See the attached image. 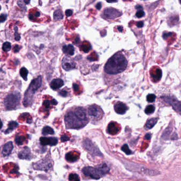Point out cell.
I'll list each match as a JSON object with an SVG mask.
<instances>
[{
    "label": "cell",
    "mask_w": 181,
    "mask_h": 181,
    "mask_svg": "<svg viewBox=\"0 0 181 181\" xmlns=\"http://www.w3.org/2000/svg\"><path fill=\"white\" fill-rule=\"evenodd\" d=\"M64 121L67 129H79L86 126L89 120L84 108L74 107L67 111Z\"/></svg>",
    "instance_id": "cell-1"
},
{
    "label": "cell",
    "mask_w": 181,
    "mask_h": 181,
    "mask_svg": "<svg viewBox=\"0 0 181 181\" xmlns=\"http://www.w3.org/2000/svg\"><path fill=\"white\" fill-rule=\"evenodd\" d=\"M127 62L125 56L121 53H117L110 58L105 66L106 73L116 74L124 71L127 67Z\"/></svg>",
    "instance_id": "cell-2"
},
{
    "label": "cell",
    "mask_w": 181,
    "mask_h": 181,
    "mask_svg": "<svg viewBox=\"0 0 181 181\" xmlns=\"http://www.w3.org/2000/svg\"><path fill=\"white\" fill-rule=\"evenodd\" d=\"M42 79L41 76H39L34 80H32L28 90L25 93L24 99V105L25 106L30 105L32 103V98L35 92L39 89L41 86Z\"/></svg>",
    "instance_id": "cell-3"
},
{
    "label": "cell",
    "mask_w": 181,
    "mask_h": 181,
    "mask_svg": "<svg viewBox=\"0 0 181 181\" xmlns=\"http://www.w3.org/2000/svg\"><path fill=\"white\" fill-rule=\"evenodd\" d=\"M20 100V95L18 92L10 94L4 100V105L8 110H12L17 106Z\"/></svg>",
    "instance_id": "cell-4"
},
{
    "label": "cell",
    "mask_w": 181,
    "mask_h": 181,
    "mask_svg": "<svg viewBox=\"0 0 181 181\" xmlns=\"http://www.w3.org/2000/svg\"><path fill=\"white\" fill-rule=\"evenodd\" d=\"M89 117L93 120H99L103 116V112L99 106L92 105L89 106L87 110Z\"/></svg>",
    "instance_id": "cell-5"
},
{
    "label": "cell",
    "mask_w": 181,
    "mask_h": 181,
    "mask_svg": "<svg viewBox=\"0 0 181 181\" xmlns=\"http://www.w3.org/2000/svg\"><path fill=\"white\" fill-rule=\"evenodd\" d=\"M83 174L87 177L91 179H98L103 175L101 174L99 168H94L92 167H85L82 169Z\"/></svg>",
    "instance_id": "cell-6"
},
{
    "label": "cell",
    "mask_w": 181,
    "mask_h": 181,
    "mask_svg": "<svg viewBox=\"0 0 181 181\" xmlns=\"http://www.w3.org/2000/svg\"><path fill=\"white\" fill-rule=\"evenodd\" d=\"M122 15L119 10L114 8H107L104 11L103 16L108 19H114Z\"/></svg>",
    "instance_id": "cell-7"
},
{
    "label": "cell",
    "mask_w": 181,
    "mask_h": 181,
    "mask_svg": "<svg viewBox=\"0 0 181 181\" xmlns=\"http://www.w3.org/2000/svg\"><path fill=\"white\" fill-rule=\"evenodd\" d=\"M132 167H130L132 168V170L137 171L139 173H142L143 174L149 175H156L158 174V172H156V170H150L146 167H143V166H139L138 165L131 163Z\"/></svg>",
    "instance_id": "cell-8"
},
{
    "label": "cell",
    "mask_w": 181,
    "mask_h": 181,
    "mask_svg": "<svg viewBox=\"0 0 181 181\" xmlns=\"http://www.w3.org/2000/svg\"><path fill=\"white\" fill-rule=\"evenodd\" d=\"M63 68L64 69L65 71H70L72 69H74L76 67V63L74 62L70 57L65 56L63 58L62 63Z\"/></svg>",
    "instance_id": "cell-9"
},
{
    "label": "cell",
    "mask_w": 181,
    "mask_h": 181,
    "mask_svg": "<svg viewBox=\"0 0 181 181\" xmlns=\"http://www.w3.org/2000/svg\"><path fill=\"white\" fill-rule=\"evenodd\" d=\"M40 142L41 144L43 146L50 145L51 146H53L57 144L58 140L56 138L53 137H41L40 138Z\"/></svg>",
    "instance_id": "cell-10"
},
{
    "label": "cell",
    "mask_w": 181,
    "mask_h": 181,
    "mask_svg": "<svg viewBox=\"0 0 181 181\" xmlns=\"http://www.w3.org/2000/svg\"><path fill=\"white\" fill-rule=\"evenodd\" d=\"M115 111L119 114H124L128 110L127 106L122 102H118L114 105Z\"/></svg>",
    "instance_id": "cell-11"
},
{
    "label": "cell",
    "mask_w": 181,
    "mask_h": 181,
    "mask_svg": "<svg viewBox=\"0 0 181 181\" xmlns=\"http://www.w3.org/2000/svg\"><path fill=\"white\" fill-rule=\"evenodd\" d=\"M18 157L21 160H30L31 158V153L28 147H24L18 154Z\"/></svg>",
    "instance_id": "cell-12"
},
{
    "label": "cell",
    "mask_w": 181,
    "mask_h": 181,
    "mask_svg": "<svg viewBox=\"0 0 181 181\" xmlns=\"http://www.w3.org/2000/svg\"><path fill=\"white\" fill-rule=\"evenodd\" d=\"M13 143L11 141L7 142L3 147L2 151V155L5 156V157L9 156L11 153V151L13 150Z\"/></svg>",
    "instance_id": "cell-13"
},
{
    "label": "cell",
    "mask_w": 181,
    "mask_h": 181,
    "mask_svg": "<svg viewBox=\"0 0 181 181\" xmlns=\"http://www.w3.org/2000/svg\"><path fill=\"white\" fill-rule=\"evenodd\" d=\"M64 85V82L61 79H55L52 80V82H51L50 86L51 88L53 90H57L58 89L60 88Z\"/></svg>",
    "instance_id": "cell-14"
},
{
    "label": "cell",
    "mask_w": 181,
    "mask_h": 181,
    "mask_svg": "<svg viewBox=\"0 0 181 181\" xmlns=\"http://www.w3.org/2000/svg\"><path fill=\"white\" fill-rule=\"evenodd\" d=\"M38 164H35V169L37 168V169H41V170H48V168L47 166H45V164H48V163H51L50 160H46L45 158H44L43 160H41V161L39 162H38Z\"/></svg>",
    "instance_id": "cell-15"
},
{
    "label": "cell",
    "mask_w": 181,
    "mask_h": 181,
    "mask_svg": "<svg viewBox=\"0 0 181 181\" xmlns=\"http://www.w3.org/2000/svg\"><path fill=\"white\" fill-rule=\"evenodd\" d=\"M119 132V127L117 123L111 122L107 127V132L110 134H116Z\"/></svg>",
    "instance_id": "cell-16"
},
{
    "label": "cell",
    "mask_w": 181,
    "mask_h": 181,
    "mask_svg": "<svg viewBox=\"0 0 181 181\" xmlns=\"http://www.w3.org/2000/svg\"><path fill=\"white\" fill-rule=\"evenodd\" d=\"M151 75L153 80L156 81H159L162 78V71L161 69L159 68L156 69L153 72H151Z\"/></svg>",
    "instance_id": "cell-17"
},
{
    "label": "cell",
    "mask_w": 181,
    "mask_h": 181,
    "mask_svg": "<svg viewBox=\"0 0 181 181\" xmlns=\"http://www.w3.org/2000/svg\"><path fill=\"white\" fill-rule=\"evenodd\" d=\"M63 52L69 55H73L74 53V48L71 44L63 46L62 48Z\"/></svg>",
    "instance_id": "cell-18"
},
{
    "label": "cell",
    "mask_w": 181,
    "mask_h": 181,
    "mask_svg": "<svg viewBox=\"0 0 181 181\" xmlns=\"http://www.w3.org/2000/svg\"><path fill=\"white\" fill-rule=\"evenodd\" d=\"M65 158L68 162H74L78 160L79 155H77V153H74V152H70L66 155Z\"/></svg>",
    "instance_id": "cell-19"
},
{
    "label": "cell",
    "mask_w": 181,
    "mask_h": 181,
    "mask_svg": "<svg viewBox=\"0 0 181 181\" xmlns=\"http://www.w3.org/2000/svg\"><path fill=\"white\" fill-rule=\"evenodd\" d=\"M18 126V124L17 122H16L15 121L10 122L9 124H8V128L5 131V133H10V132L13 131V130L15 129L16 127H17Z\"/></svg>",
    "instance_id": "cell-20"
},
{
    "label": "cell",
    "mask_w": 181,
    "mask_h": 181,
    "mask_svg": "<svg viewBox=\"0 0 181 181\" xmlns=\"http://www.w3.org/2000/svg\"><path fill=\"white\" fill-rule=\"evenodd\" d=\"M158 119L157 118H152L147 121L146 124V127L148 129H150L156 124L157 122Z\"/></svg>",
    "instance_id": "cell-21"
},
{
    "label": "cell",
    "mask_w": 181,
    "mask_h": 181,
    "mask_svg": "<svg viewBox=\"0 0 181 181\" xmlns=\"http://www.w3.org/2000/svg\"><path fill=\"white\" fill-rule=\"evenodd\" d=\"M42 134H43L44 136H46V135H48V134H54V130L50 127L46 126L43 129Z\"/></svg>",
    "instance_id": "cell-22"
},
{
    "label": "cell",
    "mask_w": 181,
    "mask_h": 181,
    "mask_svg": "<svg viewBox=\"0 0 181 181\" xmlns=\"http://www.w3.org/2000/svg\"><path fill=\"white\" fill-rule=\"evenodd\" d=\"M63 18V15L62 12L61 10L58 9L54 12V19L56 21L60 20L62 19Z\"/></svg>",
    "instance_id": "cell-23"
},
{
    "label": "cell",
    "mask_w": 181,
    "mask_h": 181,
    "mask_svg": "<svg viewBox=\"0 0 181 181\" xmlns=\"http://www.w3.org/2000/svg\"><path fill=\"white\" fill-rule=\"evenodd\" d=\"M28 71L27 69L25 67H22L20 70V74L22 78L25 80H27V76H28Z\"/></svg>",
    "instance_id": "cell-24"
},
{
    "label": "cell",
    "mask_w": 181,
    "mask_h": 181,
    "mask_svg": "<svg viewBox=\"0 0 181 181\" xmlns=\"http://www.w3.org/2000/svg\"><path fill=\"white\" fill-rule=\"evenodd\" d=\"M170 99H171L170 101L166 100V101H167V103H170L174 107H176V109L181 112V103H177L176 101L175 102V101H173V98H170Z\"/></svg>",
    "instance_id": "cell-25"
},
{
    "label": "cell",
    "mask_w": 181,
    "mask_h": 181,
    "mask_svg": "<svg viewBox=\"0 0 181 181\" xmlns=\"http://www.w3.org/2000/svg\"><path fill=\"white\" fill-rule=\"evenodd\" d=\"M155 108L153 106V105H148L147 106L146 109H145V113L147 114H150L153 113L155 112Z\"/></svg>",
    "instance_id": "cell-26"
},
{
    "label": "cell",
    "mask_w": 181,
    "mask_h": 181,
    "mask_svg": "<svg viewBox=\"0 0 181 181\" xmlns=\"http://www.w3.org/2000/svg\"><path fill=\"white\" fill-rule=\"evenodd\" d=\"M11 48V44L9 42H5L3 44L2 46V50H3V51L5 52H8L10 51Z\"/></svg>",
    "instance_id": "cell-27"
},
{
    "label": "cell",
    "mask_w": 181,
    "mask_h": 181,
    "mask_svg": "<svg viewBox=\"0 0 181 181\" xmlns=\"http://www.w3.org/2000/svg\"><path fill=\"white\" fill-rule=\"evenodd\" d=\"M121 149H122V150L123 152H124L127 155H131V154L132 153L131 150L129 149V146H128L127 144H124L123 146L122 147Z\"/></svg>",
    "instance_id": "cell-28"
},
{
    "label": "cell",
    "mask_w": 181,
    "mask_h": 181,
    "mask_svg": "<svg viewBox=\"0 0 181 181\" xmlns=\"http://www.w3.org/2000/svg\"><path fill=\"white\" fill-rule=\"evenodd\" d=\"M69 181H80L79 177L76 174H71L69 175Z\"/></svg>",
    "instance_id": "cell-29"
},
{
    "label": "cell",
    "mask_w": 181,
    "mask_h": 181,
    "mask_svg": "<svg viewBox=\"0 0 181 181\" xmlns=\"http://www.w3.org/2000/svg\"><path fill=\"white\" fill-rule=\"evenodd\" d=\"M25 140V138L24 137H21V136H18L15 139V141L16 144L18 145H21L23 144V142Z\"/></svg>",
    "instance_id": "cell-30"
},
{
    "label": "cell",
    "mask_w": 181,
    "mask_h": 181,
    "mask_svg": "<svg viewBox=\"0 0 181 181\" xmlns=\"http://www.w3.org/2000/svg\"><path fill=\"white\" fill-rule=\"evenodd\" d=\"M156 96L154 94H149L147 97V101L149 103H153L155 100Z\"/></svg>",
    "instance_id": "cell-31"
},
{
    "label": "cell",
    "mask_w": 181,
    "mask_h": 181,
    "mask_svg": "<svg viewBox=\"0 0 181 181\" xmlns=\"http://www.w3.org/2000/svg\"><path fill=\"white\" fill-rule=\"evenodd\" d=\"M51 104L52 105V103H51V100L50 101V100H48V99H46L45 100H44L43 102V104L44 107L46 109H48V108H50V106H51Z\"/></svg>",
    "instance_id": "cell-32"
},
{
    "label": "cell",
    "mask_w": 181,
    "mask_h": 181,
    "mask_svg": "<svg viewBox=\"0 0 181 181\" xmlns=\"http://www.w3.org/2000/svg\"><path fill=\"white\" fill-rule=\"evenodd\" d=\"M144 15H145V13H144V11H143V10H141L137 11V12L136 13L137 17L139 18L144 17Z\"/></svg>",
    "instance_id": "cell-33"
},
{
    "label": "cell",
    "mask_w": 181,
    "mask_h": 181,
    "mask_svg": "<svg viewBox=\"0 0 181 181\" xmlns=\"http://www.w3.org/2000/svg\"><path fill=\"white\" fill-rule=\"evenodd\" d=\"M15 39L16 41H19L20 39V35L19 34H18V29H17V27H15Z\"/></svg>",
    "instance_id": "cell-34"
},
{
    "label": "cell",
    "mask_w": 181,
    "mask_h": 181,
    "mask_svg": "<svg viewBox=\"0 0 181 181\" xmlns=\"http://www.w3.org/2000/svg\"><path fill=\"white\" fill-rule=\"evenodd\" d=\"M67 90H65L64 89H63V90H61L59 92V94L60 95H61V96H62V97H67Z\"/></svg>",
    "instance_id": "cell-35"
},
{
    "label": "cell",
    "mask_w": 181,
    "mask_h": 181,
    "mask_svg": "<svg viewBox=\"0 0 181 181\" xmlns=\"http://www.w3.org/2000/svg\"><path fill=\"white\" fill-rule=\"evenodd\" d=\"M70 139H69V137L68 136H67V135H63L62 137H61V140L63 142H65V141H67V140H69Z\"/></svg>",
    "instance_id": "cell-36"
},
{
    "label": "cell",
    "mask_w": 181,
    "mask_h": 181,
    "mask_svg": "<svg viewBox=\"0 0 181 181\" xmlns=\"http://www.w3.org/2000/svg\"><path fill=\"white\" fill-rule=\"evenodd\" d=\"M7 15L5 14H1V18H0V20L1 22H3L7 19Z\"/></svg>",
    "instance_id": "cell-37"
},
{
    "label": "cell",
    "mask_w": 181,
    "mask_h": 181,
    "mask_svg": "<svg viewBox=\"0 0 181 181\" xmlns=\"http://www.w3.org/2000/svg\"><path fill=\"white\" fill-rule=\"evenodd\" d=\"M73 88H74V90L77 91L79 90V86L77 84H73Z\"/></svg>",
    "instance_id": "cell-38"
},
{
    "label": "cell",
    "mask_w": 181,
    "mask_h": 181,
    "mask_svg": "<svg viewBox=\"0 0 181 181\" xmlns=\"http://www.w3.org/2000/svg\"><path fill=\"white\" fill-rule=\"evenodd\" d=\"M72 15V11L71 10H67V11H65V15H67V17H70Z\"/></svg>",
    "instance_id": "cell-39"
},
{
    "label": "cell",
    "mask_w": 181,
    "mask_h": 181,
    "mask_svg": "<svg viewBox=\"0 0 181 181\" xmlns=\"http://www.w3.org/2000/svg\"><path fill=\"white\" fill-rule=\"evenodd\" d=\"M143 22L142 21H139L138 23L137 24V26L138 27V28H141L143 26Z\"/></svg>",
    "instance_id": "cell-40"
},
{
    "label": "cell",
    "mask_w": 181,
    "mask_h": 181,
    "mask_svg": "<svg viewBox=\"0 0 181 181\" xmlns=\"http://www.w3.org/2000/svg\"><path fill=\"white\" fill-rule=\"evenodd\" d=\"M20 50V48L19 46L18 45H15V47L13 48V51H14V52H19V51Z\"/></svg>",
    "instance_id": "cell-41"
},
{
    "label": "cell",
    "mask_w": 181,
    "mask_h": 181,
    "mask_svg": "<svg viewBox=\"0 0 181 181\" xmlns=\"http://www.w3.org/2000/svg\"><path fill=\"white\" fill-rule=\"evenodd\" d=\"M51 103L53 105H56L58 104V101H56L55 99H52L51 100Z\"/></svg>",
    "instance_id": "cell-42"
},
{
    "label": "cell",
    "mask_w": 181,
    "mask_h": 181,
    "mask_svg": "<svg viewBox=\"0 0 181 181\" xmlns=\"http://www.w3.org/2000/svg\"><path fill=\"white\" fill-rule=\"evenodd\" d=\"M96 8H97V9H98V10H100V9H101V3H97V5H96Z\"/></svg>",
    "instance_id": "cell-43"
},
{
    "label": "cell",
    "mask_w": 181,
    "mask_h": 181,
    "mask_svg": "<svg viewBox=\"0 0 181 181\" xmlns=\"http://www.w3.org/2000/svg\"><path fill=\"white\" fill-rule=\"evenodd\" d=\"M145 138H146L147 140H149V139H150V138H151V135H150V134L147 133V134L145 136Z\"/></svg>",
    "instance_id": "cell-44"
},
{
    "label": "cell",
    "mask_w": 181,
    "mask_h": 181,
    "mask_svg": "<svg viewBox=\"0 0 181 181\" xmlns=\"http://www.w3.org/2000/svg\"><path fill=\"white\" fill-rule=\"evenodd\" d=\"M35 16H36V17H38L40 16V13H39V12H37L36 13H35Z\"/></svg>",
    "instance_id": "cell-45"
},
{
    "label": "cell",
    "mask_w": 181,
    "mask_h": 181,
    "mask_svg": "<svg viewBox=\"0 0 181 181\" xmlns=\"http://www.w3.org/2000/svg\"><path fill=\"white\" fill-rule=\"evenodd\" d=\"M117 29H119V30L120 31H122V30H123V28H122V27H121V26H119V27H117Z\"/></svg>",
    "instance_id": "cell-46"
},
{
    "label": "cell",
    "mask_w": 181,
    "mask_h": 181,
    "mask_svg": "<svg viewBox=\"0 0 181 181\" xmlns=\"http://www.w3.org/2000/svg\"><path fill=\"white\" fill-rule=\"evenodd\" d=\"M24 2L26 3H28L30 2V1H25Z\"/></svg>",
    "instance_id": "cell-47"
},
{
    "label": "cell",
    "mask_w": 181,
    "mask_h": 181,
    "mask_svg": "<svg viewBox=\"0 0 181 181\" xmlns=\"http://www.w3.org/2000/svg\"><path fill=\"white\" fill-rule=\"evenodd\" d=\"M179 2L181 3V1H180V2Z\"/></svg>",
    "instance_id": "cell-48"
}]
</instances>
